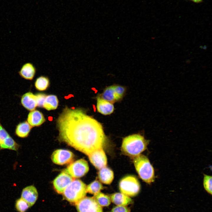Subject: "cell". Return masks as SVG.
Instances as JSON below:
<instances>
[{"instance_id":"6da1fadb","label":"cell","mask_w":212,"mask_h":212,"mask_svg":"<svg viewBox=\"0 0 212 212\" xmlns=\"http://www.w3.org/2000/svg\"><path fill=\"white\" fill-rule=\"evenodd\" d=\"M57 125L59 139L87 155L102 148L106 140L101 124L80 108L66 107Z\"/></svg>"},{"instance_id":"7a4b0ae2","label":"cell","mask_w":212,"mask_h":212,"mask_svg":"<svg viewBox=\"0 0 212 212\" xmlns=\"http://www.w3.org/2000/svg\"><path fill=\"white\" fill-rule=\"evenodd\" d=\"M148 141L143 136L139 134L129 135L123 140L121 150L125 154L135 157L145 150Z\"/></svg>"},{"instance_id":"3957f363","label":"cell","mask_w":212,"mask_h":212,"mask_svg":"<svg viewBox=\"0 0 212 212\" xmlns=\"http://www.w3.org/2000/svg\"><path fill=\"white\" fill-rule=\"evenodd\" d=\"M133 162L138 175L144 181L148 184L154 181V169L146 156L140 154L134 157Z\"/></svg>"},{"instance_id":"277c9868","label":"cell","mask_w":212,"mask_h":212,"mask_svg":"<svg viewBox=\"0 0 212 212\" xmlns=\"http://www.w3.org/2000/svg\"><path fill=\"white\" fill-rule=\"evenodd\" d=\"M86 188V184L81 180L74 179L66 188L63 195L68 201L75 204L85 197Z\"/></svg>"},{"instance_id":"5b68a950","label":"cell","mask_w":212,"mask_h":212,"mask_svg":"<svg viewBox=\"0 0 212 212\" xmlns=\"http://www.w3.org/2000/svg\"><path fill=\"white\" fill-rule=\"evenodd\" d=\"M120 192L130 197L137 195L140 189V183L138 179L132 175L123 177L120 180L119 185Z\"/></svg>"},{"instance_id":"8992f818","label":"cell","mask_w":212,"mask_h":212,"mask_svg":"<svg viewBox=\"0 0 212 212\" xmlns=\"http://www.w3.org/2000/svg\"><path fill=\"white\" fill-rule=\"evenodd\" d=\"M74 179L85 175L89 170L87 162L81 159L72 162L64 170Z\"/></svg>"},{"instance_id":"52a82bcc","label":"cell","mask_w":212,"mask_h":212,"mask_svg":"<svg viewBox=\"0 0 212 212\" xmlns=\"http://www.w3.org/2000/svg\"><path fill=\"white\" fill-rule=\"evenodd\" d=\"M75 205L78 212H103L102 206L93 197H85Z\"/></svg>"},{"instance_id":"ba28073f","label":"cell","mask_w":212,"mask_h":212,"mask_svg":"<svg viewBox=\"0 0 212 212\" xmlns=\"http://www.w3.org/2000/svg\"><path fill=\"white\" fill-rule=\"evenodd\" d=\"M74 157L73 153L69 150L58 149L53 152L51 159L54 163L62 165L71 163Z\"/></svg>"},{"instance_id":"9c48e42d","label":"cell","mask_w":212,"mask_h":212,"mask_svg":"<svg viewBox=\"0 0 212 212\" xmlns=\"http://www.w3.org/2000/svg\"><path fill=\"white\" fill-rule=\"evenodd\" d=\"M65 170L62 172L54 180V188L59 194H62L67 186L74 179Z\"/></svg>"},{"instance_id":"30bf717a","label":"cell","mask_w":212,"mask_h":212,"mask_svg":"<svg viewBox=\"0 0 212 212\" xmlns=\"http://www.w3.org/2000/svg\"><path fill=\"white\" fill-rule=\"evenodd\" d=\"M88 156L91 163L98 169L105 167L107 165V158L102 148L94 151Z\"/></svg>"},{"instance_id":"8fae6325","label":"cell","mask_w":212,"mask_h":212,"mask_svg":"<svg viewBox=\"0 0 212 212\" xmlns=\"http://www.w3.org/2000/svg\"><path fill=\"white\" fill-rule=\"evenodd\" d=\"M38 197V193L37 189L34 186L32 185L28 186L23 189L21 198L31 207L34 204Z\"/></svg>"},{"instance_id":"7c38bea8","label":"cell","mask_w":212,"mask_h":212,"mask_svg":"<svg viewBox=\"0 0 212 212\" xmlns=\"http://www.w3.org/2000/svg\"><path fill=\"white\" fill-rule=\"evenodd\" d=\"M97 111L104 115H109L114 111L113 104L102 98L100 96L97 97Z\"/></svg>"},{"instance_id":"4fadbf2b","label":"cell","mask_w":212,"mask_h":212,"mask_svg":"<svg viewBox=\"0 0 212 212\" xmlns=\"http://www.w3.org/2000/svg\"><path fill=\"white\" fill-rule=\"evenodd\" d=\"M21 102L22 105L29 111L34 110L37 106L36 96L31 92H28L23 95L21 98Z\"/></svg>"},{"instance_id":"5bb4252c","label":"cell","mask_w":212,"mask_h":212,"mask_svg":"<svg viewBox=\"0 0 212 212\" xmlns=\"http://www.w3.org/2000/svg\"><path fill=\"white\" fill-rule=\"evenodd\" d=\"M36 69L31 62H27L21 67L18 73L20 76L26 80H32L36 74Z\"/></svg>"},{"instance_id":"9a60e30c","label":"cell","mask_w":212,"mask_h":212,"mask_svg":"<svg viewBox=\"0 0 212 212\" xmlns=\"http://www.w3.org/2000/svg\"><path fill=\"white\" fill-rule=\"evenodd\" d=\"M27 122L32 127L38 126L43 123L45 121L43 114L37 110L31 111L29 114Z\"/></svg>"},{"instance_id":"2e32d148","label":"cell","mask_w":212,"mask_h":212,"mask_svg":"<svg viewBox=\"0 0 212 212\" xmlns=\"http://www.w3.org/2000/svg\"><path fill=\"white\" fill-rule=\"evenodd\" d=\"M110 198L112 202L117 206H126L133 203V201L129 196L121 193L112 194Z\"/></svg>"},{"instance_id":"e0dca14e","label":"cell","mask_w":212,"mask_h":212,"mask_svg":"<svg viewBox=\"0 0 212 212\" xmlns=\"http://www.w3.org/2000/svg\"><path fill=\"white\" fill-rule=\"evenodd\" d=\"M98 174V178L100 182L105 184H110L114 179V175L113 171L107 167L100 169Z\"/></svg>"},{"instance_id":"ac0fdd59","label":"cell","mask_w":212,"mask_h":212,"mask_svg":"<svg viewBox=\"0 0 212 212\" xmlns=\"http://www.w3.org/2000/svg\"><path fill=\"white\" fill-rule=\"evenodd\" d=\"M100 97L103 99L112 104L118 101L113 85L106 88Z\"/></svg>"},{"instance_id":"d6986e66","label":"cell","mask_w":212,"mask_h":212,"mask_svg":"<svg viewBox=\"0 0 212 212\" xmlns=\"http://www.w3.org/2000/svg\"><path fill=\"white\" fill-rule=\"evenodd\" d=\"M32 127L27 121L20 123L16 127V134L20 137H26L29 135Z\"/></svg>"},{"instance_id":"ffe728a7","label":"cell","mask_w":212,"mask_h":212,"mask_svg":"<svg viewBox=\"0 0 212 212\" xmlns=\"http://www.w3.org/2000/svg\"><path fill=\"white\" fill-rule=\"evenodd\" d=\"M58 105V100L57 97L53 95L46 96L43 107L47 110H55Z\"/></svg>"},{"instance_id":"44dd1931","label":"cell","mask_w":212,"mask_h":212,"mask_svg":"<svg viewBox=\"0 0 212 212\" xmlns=\"http://www.w3.org/2000/svg\"><path fill=\"white\" fill-rule=\"evenodd\" d=\"M101 206H107L111 203L110 197L104 193L100 192L94 195L93 197Z\"/></svg>"},{"instance_id":"7402d4cb","label":"cell","mask_w":212,"mask_h":212,"mask_svg":"<svg viewBox=\"0 0 212 212\" xmlns=\"http://www.w3.org/2000/svg\"><path fill=\"white\" fill-rule=\"evenodd\" d=\"M49 84V78L46 77L42 76L37 78L35 82V86L37 90L43 91L47 89Z\"/></svg>"},{"instance_id":"603a6c76","label":"cell","mask_w":212,"mask_h":212,"mask_svg":"<svg viewBox=\"0 0 212 212\" xmlns=\"http://www.w3.org/2000/svg\"><path fill=\"white\" fill-rule=\"evenodd\" d=\"M103 188L102 184L98 181L95 180L87 185L86 190L87 192L95 195L100 192Z\"/></svg>"},{"instance_id":"cb8c5ba5","label":"cell","mask_w":212,"mask_h":212,"mask_svg":"<svg viewBox=\"0 0 212 212\" xmlns=\"http://www.w3.org/2000/svg\"><path fill=\"white\" fill-rule=\"evenodd\" d=\"M0 145L1 148L9 149L15 150H17L19 148V145L9 136Z\"/></svg>"},{"instance_id":"d4e9b609","label":"cell","mask_w":212,"mask_h":212,"mask_svg":"<svg viewBox=\"0 0 212 212\" xmlns=\"http://www.w3.org/2000/svg\"><path fill=\"white\" fill-rule=\"evenodd\" d=\"M15 206L19 212H25L30 207L29 204L21 198L16 200Z\"/></svg>"},{"instance_id":"484cf974","label":"cell","mask_w":212,"mask_h":212,"mask_svg":"<svg viewBox=\"0 0 212 212\" xmlns=\"http://www.w3.org/2000/svg\"><path fill=\"white\" fill-rule=\"evenodd\" d=\"M203 185L206 191L209 193L212 194V176L204 174Z\"/></svg>"},{"instance_id":"4316f807","label":"cell","mask_w":212,"mask_h":212,"mask_svg":"<svg viewBox=\"0 0 212 212\" xmlns=\"http://www.w3.org/2000/svg\"><path fill=\"white\" fill-rule=\"evenodd\" d=\"M113 86L117 100L119 101L123 96L125 89L124 87L119 85H113Z\"/></svg>"},{"instance_id":"83f0119b","label":"cell","mask_w":212,"mask_h":212,"mask_svg":"<svg viewBox=\"0 0 212 212\" xmlns=\"http://www.w3.org/2000/svg\"><path fill=\"white\" fill-rule=\"evenodd\" d=\"M37 97V106L42 107L47 96L44 94L39 93L36 95Z\"/></svg>"},{"instance_id":"f1b7e54d","label":"cell","mask_w":212,"mask_h":212,"mask_svg":"<svg viewBox=\"0 0 212 212\" xmlns=\"http://www.w3.org/2000/svg\"><path fill=\"white\" fill-rule=\"evenodd\" d=\"M111 212H130V210L126 206H117L112 209Z\"/></svg>"},{"instance_id":"f546056e","label":"cell","mask_w":212,"mask_h":212,"mask_svg":"<svg viewBox=\"0 0 212 212\" xmlns=\"http://www.w3.org/2000/svg\"><path fill=\"white\" fill-rule=\"evenodd\" d=\"M9 135L6 130L2 127L0 123V144Z\"/></svg>"},{"instance_id":"4dcf8cb0","label":"cell","mask_w":212,"mask_h":212,"mask_svg":"<svg viewBox=\"0 0 212 212\" xmlns=\"http://www.w3.org/2000/svg\"><path fill=\"white\" fill-rule=\"evenodd\" d=\"M195 3L198 4L203 2V0H189Z\"/></svg>"}]
</instances>
